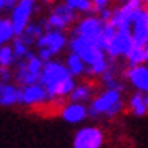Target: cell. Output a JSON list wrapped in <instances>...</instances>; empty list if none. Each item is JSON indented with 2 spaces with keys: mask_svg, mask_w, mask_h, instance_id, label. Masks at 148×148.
Instances as JSON below:
<instances>
[{
  "mask_svg": "<svg viewBox=\"0 0 148 148\" xmlns=\"http://www.w3.org/2000/svg\"><path fill=\"white\" fill-rule=\"evenodd\" d=\"M122 90L117 89H104L89 104V117L90 119H115L120 115L125 104L122 99Z\"/></svg>",
  "mask_w": 148,
  "mask_h": 148,
  "instance_id": "1",
  "label": "cell"
},
{
  "mask_svg": "<svg viewBox=\"0 0 148 148\" xmlns=\"http://www.w3.org/2000/svg\"><path fill=\"white\" fill-rule=\"evenodd\" d=\"M68 46L73 53L79 54L87 66H92V64H95L97 61H101V59L109 58L107 53L101 48V45H99L97 40H90V38L76 35V36H73L69 40Z\"/></svg>",
  "mask_w": 148,
  "mask_h": 148,
  "instance_id": "2",
  "label": "cell"
},
{
  "mask_svg": "<svg viewBox=\"0 0 148 148\" xmlns=\"http://www.w3.org/2000/svg\"><path fill=\"white\" fill-rule=\"evenodd\" d=\"M76 18H77V12L64 2V3H59L54 7L53 12L48 15V18L41 20V25L46 32H49V30L63 32L73 25V21H76Z\"/></svg>",
  "mask_w": 148,
  "mask_h": 148,
  "instance_id": "3",
  "label": "cell"
},
{
  "mask_svg": "<svg viewBox=\"0 0 148 148\" xmlns=\"http://www.w3.org/2000/svg\"><path fill=\"white\" fill-rule=\"evenodd\" d=\"M68 77H71V74H69L66 64L59 63L56 59H51V61H46L45 66H43L41 76H40V84L45 86V89L48 90V94H51Z\"/></svg>",
  "mask_w": 148,
  "mask_h": 148,
  "instance_id": "4",
  "label": "cell"
},
{
  "mask_svg": "<svg viewBox=\"0 0 148 148\" xmlns=\"http://www.w3.org/2000/svg\"><path fill=\"white\" fill-rule=\"evenodd\" d=\"M106 143V133L97 125H87L74 133L73 148H102Z\"/></svg>",
  "mask_w": 148,
  "mask_h": 148,
  "instance_id": "5",
  "label": "cell"
},
{
  "mask_svg": "<svg viewBox=\"0 0 148 148\" xmlns=\"http://www.w3.org/2000/svg\"><path fill=\"white\" fill-rule=\"evenodd\" d=\"M35 2L36 0H18L15 8L12 12V25L15 30V36H20L21 33L25 32L27 25L30 23L32 13L35 10Z\"/></svg>",
  "mask_w": 148,
  "mask_h": 148,
  "instance_id": "6",
  "label": "cell"
},
{
  "mask_svg": "<svg viewBox=\"0 0 148 148\" xmlns=\"http://www.w3.org/2000/svg\"><path fill=\"white\" fill-rule=\"evenodd\" d=\"M68 43H69L68 38H66V35L63 32L49 30V32H45V35L36 41V48L38 49H46L48 53L54 58L56 54H59L66 48Z\"/></svg>",
  "mask_w": 148,
  "mask_h": 148,
  "instance_id": "7",
  "label": "cell"
},
{
  "mask_svg": "<svg viewBox=\"0 0 148 148\" xmlns=\"http://www.w3.org/2000/svg\"><path fill=\"white\" fill-rule=\"evenodd\" d=\"M135 46L132 33H123V32H117V35L114 36L109 45L106 48V53L110 59H119V58H125L128 54V51Z\"/></svg>",
  "mask_w": 148,
  "mask_h": 148,
  "instance_id": "8",
  "label": "cell"
},
{
  "mask_svg": "<svg viewBox=\"0 0 148 148\" xmlns=\"http://www.w3.org/2000/svg\"><path fill=\"white\" fill-rule=\"evenodd\" d=\"M102 27H104V21L101 20V16L86 15L73 30V36L79 35V36H86L90 38V40H99Z\"/></svg>",
  "mask_w": 148,
  "mask_h": 148,
  "instance_id": "9",
  "label": "cell"
},
{
  "mask_svg": "<svg viewBox=\"0 0 148 148\" xmlns=\"http://www.w3.org/2000/svg\"><path fill=\"white\" fill-rule=\"evenodd\" d=\"M125 79L135 90L148 94V66L140 64V66H127L125 69Z\"/></svg>",
  "mask_w": 148,
  "mask_h": 148,
  "instance_id": "10",
  "label": "cell"
},
{
  "mask_svg": "<svg viewBox=\"0 0 148 148\" xmlns=\"http://www.w3.org/2000/svg\"><path fill=\"white\" fill-rule=\"evenodd\" d=\"M132 36L135 45L143 46L148 41V8H140L132 16Z\"/></svg>",
  "mask_w": 148,
  "mask_h": 148,
  "instance_id": "11",
  "label": "cell"
},
{
  "mask_svg": "<svg viewBox=\"0 0 148 148\" xmlns=\"http://www.w3.org/2000/svg\"><path fill=\"white\" fill-rule=\"evenodd\" d=\"M59 115L68 123H82L86 119H89V107H86L82 102H69L59 110Z\"/></svg>",
  "mask_w": 148,
  "mask_h": 148,
  "instance_id": "12",
  "label": "cell"
},
{
  "mask_svg": "<svg viewBox=\"0 0 148 148\" xmlns=\"http://www.w3.org/2000/svg\"><path fill=\"white\" fill-rule=\"evenodd\" d=\"M48 99H49V94L45 89V86H41L40 82L25 86L21 89V104L25 106H40V104H45Z\"/></svg>",
  "mask_w": 148,
  "mask_h": 148,
  "instance_id": "13",
  "label": "cell"
},
{
  "mask_svg": "<svg viewBox=\"0 0 148 148\" xmlns=\"http://www.w3.org/2000/svg\"><path fill=\"white\" fill-rule=\"evenodd\" d=\"M21 104V89L10 82H2L0 81V106L12 107Z\"/></svg>",
  "mask_w": 148,
  "mask_h": 148,
  "instance_id": "14",
  "label": "cell"
},
{
  "mask_svg": "<svg viewBox=\"0 0 148 148\" xmlns=\"http://www.w3.org/2000/svg\"><path fill=\"white\" fill-rule=\"evenodd\" d=\"M128 112L133 117H145L148 114V104H147V94L135 90L128 97Z\"/></svg>",
  "mask_w": 148,
  "mask_h": 148,
  "instance_id": "15",
  "label": "cell"
},
{
  "mask_svg": "<svg viewBox=\"0 0 148 148\" xmlns=\"http://www.w3.org/2000/svg\"><path fill=\"white\" fill-rule=\"evenodd\" d=\"M66 68H68L69 74L73 76V77H81V76H86V71H87V64L82 61L79 54L76 53H71L68 54V58H66Z\"/></svg>",
  "mask_w": 148,
  "mask_h": 148,
  "instance_id": "16",
  "label": "cell"
},
{
  "mask_svg": "<svg viewBox=\"0 0 148 148\" xmlns=\"http://www.w3.org/2000/svg\"><path fill=\"white\" fill-rule=\"evenodd\" d=\"M92 99H94V87H92V84H87V82L76 84L73 92L69 94V101L71 102H82V104H86L87 101H92Z\"/></svg>",
  "mask_w": 148,
  "mask_h": 148,
  "instance_id": "17",
  "label": "cell"
},
{
  "mask_svg": "<svg viewBox=\"0 0 148 148\" xmlns=\"http://www.w3.org/2000/svg\"><path fill=\"white\" fill-rule=\"evenodd\" d=\"M45 32H46V30L43 28L41 23H32V21H30L27 25V28H25V32L20 35V38L27 43L28 46H32V45H36V41L45 35Z\"/></svg>",
  "mask_w": 148,
  "mask_h": 148,
  "instance_id": "18",
  "label": "cell"
},
{
  "mask_svg": "<svg viewBox=\"0 0 148 148\" xmlns=\"http://www.w3.org/2000/svg\"><path fill=\"white\" fill-rule=\"evenodd\" d=\"M15 79H16L18 84H21L25 87V86H32V84L40 82V76H38V74H33L32 71H28L25 63L20 61V63H18V68H16V73H15Z\"/></svg>",
  "mask_w": 148,
  "mask_h": 148,
  "instance_id": "19",
  "label": "cell"
},
{
  "mask_svg": "<svg viewBox=\"0 0 148 148\" xmlns=\"http://www.w3.org/2000/svg\"><path fill=\"white\" fill-rule=\"evenodd\" d=\"M125 61H127V66H140V64H147L145 61V49L140 45H135V46L128 51V54L125 56Z\"/></svg>",
  "mask_w": 148,
  "mask_h": 148,
  "instance_id": "20",
  "label": "cell"
},
{
  "mask_svg": "<svg viewBox=\"0 0 148 148\" xmlns=\"http://www.w3.org/2000/svg\"><path fill=\"white\" fill-rule=\"evenodd\" d=\"M13 36H15V30H13L12 20L0 18V46H5V43L13 40Z\"/></svg>",
  "mask_w": 148,
  "mask_h": 148,
  "instance_id": "21",
  "label": "cell"
},
{
  "mask_svg": "<svg viewBox=\"0 0 148 148\" xmlns=\"http://www.w3.org/2000/svg\"><path fill=\"white\" fill-rule=\"evenodd\" d=\"M109 59L110 58H104V59H101V61H97L95 64H92V66H87L86 74L90 76V77H101L102 74L110 68V61H109Z\"/></svg>",
  "mask_w": 148,
  "mask_h": 148,
  "instance_id": "22",
  "label": "cell"
},
{
  "mask_svg": "<svg viewBox=\"0 0 148 148\" xmlns=\"http://www.w3.org/2000/svg\"><path fill=\"white\" fill-rule=\"evenodd\" d=\"M68 5H71L76 12H82V13H90L94 10V3L92 0H64Z\"/></svg>",
  "mask_w": 148,
  "mask_h": 148,
  "instance_id": "23",
  "label": "cell"
},
{
  "mask_svg": "<svg viewBox=\"0 0 148 148\" xmlns=\"http://www.w3.org/2000/svg\"><path fill=\"white\" fill-rule=\"evenodd\" d=\"M12 48H13V53H15V58H16V59H23V58H27L28 53H30V46H28V45H27L25 41H23V40H21L20 36H15Z\"/></svg>",
  "mask_w": 148,
  "mask_h": 148,
  "instance_id": "24",
  "label": "cell"
},
{
  "mask_svg": "<svg viewBox=\"0 0 148 148\" xmlns=\"http://www.w3.org/2000/svg\"><path fill=\"white\" fill-rule=\"evenodd\" d=\"M15 53L12 46H0V66L8 68L15 63Z\"/></svg>",
  "mask_w": 148,
  "mask_h": 148,
  "instance_id": "25",
  "label": "cell"
},
{
  "mask_svg": "<svg viewBox=\"0 0 148 148\" xmlns=\"http://www.w3.org/2000/svg\"><path fill=\"white\" fill-rule=\"evenodd\" d=\"M92 3H94L95 12H102V10H106V8H109L110 0H92Z\"/></svg>",
  "mask_w": 148,
  "mask_h": 148,
  "instance_id": "26",
  "label": "cell"
},
{
  "mask_svg": "<svg viewBox=\"0 0 148 148\" xmlns=\"http://www.w3.org/2000/svg\"><path fill=\"white\" fill-rule=\"evenodd\" d=\"M12 77L10 71H8V68H3V66H0V81L2 82H8Z\"/></svg>",
  "mask_w": 148,
  "mask_h": 148,
  "instance_id": "27",
  "label": "cell"
},
{
  "mask_svg": "<svg viewBox=\"0 0 148 148\" xmlns=\"http://www.w3.org/2000/svg\"><path fill=\"white\" fill-rule=\"evenodd\" d=\"M16 2H18V0H5V3H7V8H15Z\"/></svg>",
  "mask_w": 148,
  "mask_h": 148,
  "instance_id": "28",
  "label": "cell"
},
{
  "mask_svg": "<svg viewBox=\"0 0 148 148\" xmlns=\"http://www.w3.org/2000/svg\"><path fill=\"white\" fill-rule=\"evenodd\" d=\"M143 49H145V61H147V64H148V41L143 45Z\"/></svg>",
  "mask_w": 148,
  "mask_h": 148,
  "instance_id": "29",
  "label": "cell"
},
{
  "mask_svg": "<svg viewBox=\"0 0 148 148\" xmlns=\"http://www.w3.org/2000/svg\"><path fill=\"white\" fill-rule=\"evenodd\" d=\"M2 10H7V3H5V0H0V12Z\"/></svg>",
  "mask_w": 148,
  "mask_h": 148,
  "instance_id": "30",
  "label": "cell"
},
{
  "mask_svg": "<svg viewBox=\"0 0 148 148\" xmlns=\"http://www.w3.org/2000/svg\"><path fill=\"white\" fill-rule=\"evenodd\" d=\"M147 104H148V94H147Z\"/></svg>",
  "mask_w": 148,
  "mask_h": 148,
  "instance_id": "31",
  "label": "cell"
},
{
  "mask_svg": "<svg viewBox=\"0 0 148 148\" xmlns=\"http://www.w3.org/2000/svg\"><path fill=\"white\" fill-rule=\"evenodd\" d=\"M48 2H51V0H48Z\"/></svg>",
  "mask_w": 148,
  "mask_h": 148,
  "instance_id": "32",
  "label": "cell"
},
{
  "mask_svg": "<svg viewBox=\"0 0 148 148\" xmlns=\"http://www.w3.org/2000/svg\"><path fill=\"white\" fill-rule=\"evenodd\" d=\"M147 2H148V0H147Z\"/></svg>",
  "mask_w": 148,
  "mask_h": 148,
  "instance_id": "33",
  "label": "cell"
}]
</instances>
